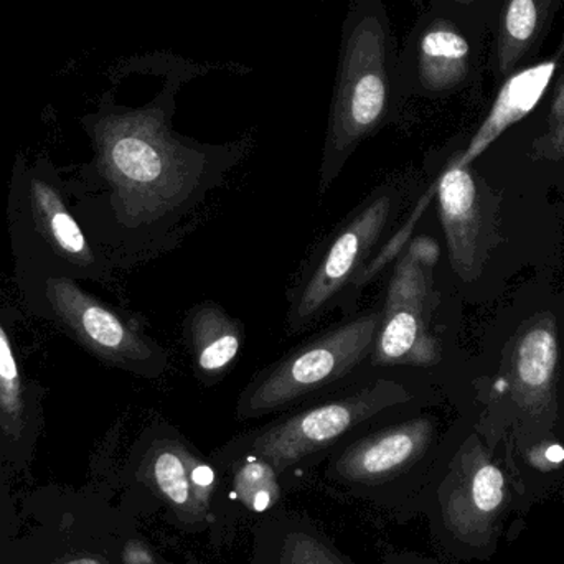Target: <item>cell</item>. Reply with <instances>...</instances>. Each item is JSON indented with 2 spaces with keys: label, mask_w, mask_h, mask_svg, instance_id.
<instances>
[{
  "label": "cell",
  "mask_w": 564,
  "mask_h": 564,
  "mask_svg": "<svg viewBox=\"0 0 564 564\" xmlns=\"http://www.w3.org/2000/svg\"><path fill=\"white\" fill-rule=\"evenodd\" d=\"M46 297L56 321L101 360L142 377H161L167 370V354L161 345L135 332L72 278H50Z\"/></svg>",
  "instance_id": "cell-10"
},
{
  "label": "cell",
  "mask_w": 564,
  "mask_h": 564,
  "mask_svg": "<svg viewBox=\"0 0 564 564\" xmlns=\"http://www.w3.org/2000/svg\"><path fill=\"white\" fill-rule=\"evenodd\" d=\"M443 453L436 423L411 417L345 441L328 456L324 479L341 496L408 523L417 519V502Z\"/></svg>",
  "instance_id": "cell-4"
},
{
  "label": "cell",
  "mask_w": 564,
  "mask_h": 564,
  "mask_svg": "<svg viewBox=\"0 0 564 564\" xmlns=\"http://www.w3.org/2000/svg\"><path fill=\"white\" fill-rule=\"evenodd\" d=\"M29 210L40 240L52 248L53 257L65 261L66 267L79 270L88 276L101 278L105 264L89 247L65 200L55 185L40 175L29 178Z\"/></svg>",
  "instance_id": "cell-16"
},
{
  "label": "cell",
  "mask_w": 564,
  "mask_h": 564,
  "mask_svg": "<svg viewBox=\"0 0 564 564\" xmlns=\"http://www.w3.org/2000/svg\"><path fill=\"white\" fill-rule=\"evenodd\" d=\"M563 503H564V496H563Z\"/></svg>",
  "instance_id": "cell-27"
},
{
  "label": "cell",
  "mask_w": 564,
  "mask_h": 564,
  "mask_svg": "<svg viewBox=\"0 0 564 564\" xmlns=\"http://www.w3.org/2000/svg\"><path fill=\"white\" fill-rule=\"evenodd\" d=\"M433 9L437 12L446 13L453 17L457 22L466 25L467 20L479 12V7L482 6L484 0H431Z\"/></svg>",
  "instance_id": "cell-22"
},
{
  "label": "cell",
  "mask_w": 564,
  "mask_h": 564,
  "mask_svg": "<svg viewBox=\"0 0 564 564\" xmlns=\"http://www.w3.org/2000/svg\"><path fill=\"white\" fill-rule=\"evenodd\" d=\"M560 0H507L500 17L496 68L510 75L543 39Z\"/></svg>",
  "instance_id": "cell-19"
},
{
  "label": "cell",
  "mask_w": 564,
  "mask_h": 564,
  "mask_svg": "<svg viewBox=\"0 0 564 564\" xmlns=\"http://www.w3.org/2000/svg\"><path fill=\"white\" fill-rule=\"evenodd\" d=\"M66 564H106V563L101 562V560H96V558H82V560H75V562H69Z\"/></svg>",
  "instance_id": "cell-25"
},
{
  "label": "cell",
  "mask_w": 564,
  "mask_h": 564,
  "mask_svg": "<svg viewBox=\"0 0 564 564\" xmlns=\"http://www.w3.org/2000/svg\"><path fill=\"white\" fill-rule=\"evenodd\" d=\"M25 411V384L20 377L9 335L0 321V417L19 420Z\"/></svg>",
  "instance_id": "cell-20"
},
{
  "label": "cell",
  "mask_w": 564,
  "mask_h": 564,
  "mask_svg": "<svg viewBox=\"0 0 564 564\" xmlns=\"http://www.w3.org/2000/svg\"><path fill=\"white\" fill-rule=\"evenodd\" d=\"M416 516L426 519L431 540L444 555L487 562L527 513L507 459L496 457L479 433H470L444 451Z\"/></svg>",
  "instance_id": "cell-2"
},
{
  "label": "cell",
  "mask_w": 564,
  "mask_h": 564,
  "mask_svg": "<svg viewBox=\"0 0 564 564\" xmlns=\"http://www.w3.org/2000/svg\"><path fill=\"white\" fill-rule=\"evenodd\" d=\"M410 400L411 394L403 384L381 378L354 393L241 434L215 454L261 457L276 469L289 490L305 469L330 456L365 424Z\"/></svg>",
  "instance_id": "cell-5"
},
{
  "label": "cell",
  "mask_w": 564,
  "mask_h": 564,
  "mask_svg": "<svg viewBox=\"0 0 564 564\" xmlns=\"http://www.w3.org/2000/svg\"><path fill=\"white\" fill-rule=\"evenodd\" d=\"M381 558H383V564H446L434 556L413 552V550L387 549Z\"/></svg>",
  "instance_id": "cell-23"
},
{
  "label": "cell",
  "mask_w": 564,
  "mask_h": 564,
  "mask_svg": "<svg viewBox=\"0 0 564 564\" xmlns=\"http://www.w3.org/2000/svg\"><path fill=\"white\" fill-rule=\"evenodd\" d=\"M194 69L167 58L164 85L148 105L128 108L106 95L98 111L83 119L95 145L93 169L108 241L121 260L177 247L250 149L247 141L205 144L175 131V99Z\"/></svg>",
  "instance_id": "cell-1"
},
{
  "label": "cell",
  "mask_w": 564,
  "mask_h": 564,
  "mask_svg": "<svg viewBox=\"0 0 564 564\" xmlns=\"http://www.w3.org/2000/svg\"><path fill=\"white\" fill-rule=\"evenodd\" d=\"M251 564H355L311 517L278 510L253 527Z\"/></svg>",
  "instance_id": "cell-14"
},
{
  "label": "cell",
  "mask_w": 564,
  "mask_h": 564,
  "mask_svg": "<svg viewBox=\"0 0 564 564\" xmlns=\"http://www.w3.org/2000/svg\"><path fill=\"white\" fill-rule=\"evenodd\" d=\"M564 115V79L560 88L556 89L555 99H553L552 106V118H550V122L556 121V119L562 118Z\"/></svg>",
  "instance_id": "cell-24"
},
{
  "label": "cell",
  "mask_w": 564,
  "mask_h": 564,
  "mask_svg": "<svg viewBox=\"0 0 564 564\" xmlns=\"http://www.w3.org/2000/svg\"><path fill=\"white\" fill-rule=\"evenodd\" d=\"M473 66V43L463 23L434 9L421 17L398 53L401 91H454L467 82Z\"/></svg>",
  "instance_id": "cell-11"
},
{
  "label": "cell",
  "mask_w": 564,
  "mask_h": 564,
  "mask_svg": "<svg viewBox=\"0 0 564 564\" xmlns=\"http://www.w3.org/2000/svg\"><path fill=\"white\" fill-rule=\"evenodd\" d=\"M135 479L172 529L187 535L208 533L214 543L231 539L220 467L177 427L159 421L145 431L139 444Z\"/></svg>",
  "instance_id": "cell-6"
},
{
  "label": "cell",
  "mask_w": 564,
  "mask_h": 564,
  "mask_svg": "<svg viewBox=\"0 0 564 564\" xmlns=\"http://www.w3.org/2000/svg\"><path fill=\"white\" fill-rule=\"evenodd\" d=\"M533 155L543 161L564 159V115L550 124L549 132L536 139L532 148Z\"/></svg>",
  "instance_id": "cell-21"
},
{
  "label": "cell",
  "mask_w": 564,
  "mask_h": 564,
  "mask_svg": "<svg viewBox=\"0 0 564 564\" xmlns=\"http://www.w3.org/2000/svg\"><path fill=\"white\" fill-rule=\"evenodd\" d=\"M397 207L398 192L383 188L371 195L334 235L317 264L299 285L289 311L291 330H301L314 322L351 282L360 281L361 270H367L371 251L393 221Z\"/></svg>",
  "instance_id": "cell-9"
},
{
  "label": "cell",
  "mask_w": 564,
  "mask_h": 564,
  "mask_svg": "<svg viewBox=\"0 0 564 564\" xmlns=\"http://www.w3.org/2000/svg\"><path fill=\"white\" fill-rule=\"evenodd\" d=\"M380 318L377 311L345 322L261 371L241 394L238 417L254 420L276 413L347 377L371 357Z\"/></svg>",
  "instance_id": "cell-7"
},
{
  "label": "cell",
  "mask_w": 564,
  "mask_h": 564,
  "mask_svg": "<svg viewBox=\"0 0 564 564\" xmlns=\"http://www.w3.org/2000/svg\"><path fill=\"white\" fill-rule=\"evenodd\" d=\"M440 250L433 240L417 238L398 260L388 285L371 360L381 367L437 364L440 345L431 334L437 294L433 268Z\"/></svg>",
  "instance_id": "cell-8"
},
{
  "label": "cell",
  "mask_w": 564,
  "mask_h": 564,
  "mask_svg": "<svg viewBox=\"0 0 564 564\" xmlns=\"http://www.w3.org/2000/svg\"><path fill=\"white\" fill-rule=\"evenodd\" d=\"M563 55H564V33H563L562 45H560V48H558V56H563Z\"/></svg>",
  "instance_id": "cell-26"
},
{
  "label": "cell",
  "mask_w": 564,
  "mask_h": 564,
  "mask_svg": "<svg viewBox=\"0 0 564 564\" xmlns=\"http://www.w3.org/2000/svg\"><path fill=\"white\" fill-rule=\"evenodd\" d=\"M214 460L224 476L231 532L238 525L254 527L282 509L288 489L270 463L251 454H215Z\"/></svg>",
  "instance_id": "cell-15"
},
{
  "label": "cell",
  "mask_w": 564,
  "mask_h": 564,
  "mask_svg": "<svg viewBox=\"0 0 564 564\" xmlns=\"http://www.w3.org/2000/svg\"><path fill=\"white\" fill-rule=\"evenodd\" d=\"M510 367L513 398L523 416L535 426V430H552L558 413V332L556 318L550 312L535 315L520 328Z\"/></svg>",
  "instance_id": "cell-12"
},
{
  "label": "cell",
  "mask_w": 564,
  "mask_h": 564,
  "mask_svg": "<svg viewBox=\"0 0 564 564\" xmlns=\"http://www.w3.org/2000/svg\"><path fill=\"white\" fill-rule=\"evenodd\" d=\"M185 338L195 370L205 380L217 381L234 367L245 340V325L215 302H202L188 312Z\"/></svg>",
  "instance_id": "cell-18"
},
{
  "label": "cell",
  "mask_w": 564,
  "mask_h": 564,
  "mask_svg": "<svg viewBox=\"0 0 564 564\" xmlns=\"http://www.w3.org/2000/svg\"><path fill=\"white\" fill-rule=\"evenodd\" d=\"M437 195L451 264L460 280L476 281L482 270V215L479 191L469 165H460L454 161L441 177Z\"/></svg>",
  "instance_id": "cell-13"
},
{
  "label": "cell",
  "mask_w": 564,
  "mask_h": 564,
  "mask_svg": "<svg viewBox=\"0 0 564 564\" xmlns=\"http://www.w3.org/2000/svg\"><path fill=\"white\" fill-rule=\"evenodd\" d=\"M558 68V59H546L529 68L520 69L503 83L496 102L490 108L486 121L474 134L466 151L454 159L457 164L470 165L482 152H486L510 126L533 111L545 95Z\"/></svg>",
  "instance_id": "cell-17"
},
{
  "label": "cell",
  "mask_w": 564,
  "mask_h": 564,
  "mask_svg": "<svg viewBox=\"0 0 564 564\" xmlns=\"http://www.w3.org/2000/svg\"><path fill=\"white\" fill-rule=\"evenodd\" d=\"M340 39L322 154V194L358 145L387 124L401 93L397 43L383 0H351Z\"/></svg>",
  "instance_id": "cell-3"
}]
</instances>
